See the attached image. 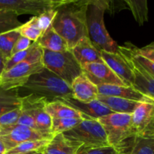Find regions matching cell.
<instances>
[{"label": "cell", "mask_w": 154, "mask_h": 154, "mask_svg": "<svg viewBox=\"0 0 154 154\" xmlns=\"http://www.w3.org/2000/svg\"><path fill=\"white\" fill-rule=\"evenodd\" d=\"M90 0H65L57 8L53 29L72 50L81 39L88 37L87 11Z\"/></svg>", "instance_id": "cell-1"}, {"label": "cell", "mask_w": 154, "mask_h": 154, "mask_svg": "<svg viewBox=\"0 0 154 154\" xmlns=\"http://www.w3.org/2000/svg\"><path fill=\"white\" fill-rule=\"evenodd\" d=\"M17 91L20 99L30 96L47 102L72 97L70 86L45 67L32 75L27 82Z\"/></svg>", "instance_id": "cell-2"}, {"label": "cell", "mask_w": 154, "mask_h": 154, "mask_svg": "<svg viewBox=\"0 0 154 154\" xmlns=\"http://www.w3.org/2000/svg\"><path fill=\"white\" fill-rule=\"evenodd\" d=\"M108 8L106 0H90L87 11L88 37L99 51L117 53L119 45L110 35L104 21Z\"/></svg>", "instance_id": "cell-3"}, {"label": "cell", "mask_w": 154, "mask_h": 154, "mask_svg": "<svg viewBox=\"0 0 154 154\" xmlns=\"http://www.w3.org/2000/svg\"><path fill=\"white\" fill-rule=\"evenodd\" d=\"M42 63L45 69L55 74L69 86L83 73L82 67L71 50L62 52L43 50Z\"/></svg>", "instance_id": "cell-4"}, {"label": "cell", "mask_w": 154, "mask_h": 154, "mask_svg": "<svg viewBox=\"0 0 154 154\" xmlns=\"http://www.w3.org/2000/svg\"><path fill=\"white\" fill-rule=\"evenodd\" d=\"M103 126L110 146L119 153L126 141L135 136L132 114L112 113L98 119Z\"/></svg>", "instance_id": "cell-5"}, {"label": "cell", "mask_w": 154, "mask_h": 154, "mask_svg": "<svg viewBox=\"0 0 154 154\" xmlns=\"http://www.w3.org/2000/svg\"><path fill=\"white\" fill-rule=\"evenodd\" d=\"M63 134L66 138L83 147L110 146L103 126L98 120L84 119L75 127Z\"/></svg>", "instance_id": "cell-6"}, {"label": "cell", "mask_w": 154, "mask_h": 154, "mask_svg": "<svg viewBox=\"0 0 154 154\" xmlns=\"http://www.w3.org/2000/svg\"><path fill=\"white\" fill-rule=\"evenodd\" d=\"M44 68L42 60L24 61L5 71L0 80V87L5 90H17L29 78Z\"/></svg>", "instance_id": "cell-7"}, {"label": "cell", "mask_w": 154, "mask_h": 154, "mask_svg": "<svg viewBox=\"0 0 154 154\" xmlns=\"http://www.w3.org/2000/svg\"><path fill=\"white\" fill-rule=\"evenodd\" d=\"M65 0H0V11L17 15L32 14L38 16L45 11L56 8Z\"/></svg>", "instance_id": "cell-8"}, {"label": "cell", "mask_w": 154, "mask_h": 154, "mask_svg": "<svg viewBox=\"0 0 154 154\" xmlns=\"http://www.w3.org/2000/svg\"><path fill=\"white\" fill-rule=\"evenodd\" d=\"M52 137V135L41 133L21 125L14 124L0 128V139L6 146L8 151L25 141L50 140Z\"/></svg>", "instance_id": "cell-9"}, {"label": "cell", "mask_w": 154, "mask_h": 154, "mask_svg": "<svg viewBox=\"0 0 154 154\" xmlns=\"http://www.w3.org/2000/svg\"><path fill=\"white\" fill-rule=\"evenodd\" d=\"M135 135L154 138V104L141 103L132 114Z\"/></svg>", "instance_id": "cell-10"}, {"label": "cell", "mask_w": 154, "mask_h": 154, "mask_svg": "<svg viewBox=\"0 0 154 154\" xmlns=\"http://www.w3.org/2000/svg\"><path fill=\"white\" fill-rule=\"evenodd\" d=\"M104 63L128 87H132L134 75L127 59L120 51L117 53H110L99 51Z\"/></svg>", "instance_id": "cell-11"}, {"label": "cell", "mask_w": 154, "mask_h": 154, "mask_svg": "<svg viewBox=\"0 0 154 154\" xmlns=\"http://www.w3.org/2000/svg\"><path fill=\"white\" fill-rule=\"evenodd\" d=\"M82 70L83 73L96 87L103 85L126 86L105 63L85 64L82 66Z\"/></svg>", "instance_id": "cell-12"}, {"label": "cell", "mask_w": 154, "mask_h": 154, "mask_svg": "<svg viewBox=\"0 0 154 154\" xmlns=\"http://www.w3.org/2000/svg\"><path fill=\"white\" fill-rule=\"evenodd\" d=\"M119 51L127 59L133 72L134 84L132 87L154 101V77L141 67L127 53L122 50L120 46Z\"/></svg>", "instance_id": "cell-13"}, {"label": "cell", "mask_w": 154, "mask_h": 154, "mask_svg": "<svg viewBox=\"0 0 154 154\" xmlns=\"http://www.w3.org/2000/svg\"><path fill=\"white\" fill-rule=\"evenodd\" d=\"M57 100L63 102L81 113L84 119L98 120L104 116L113 113L109 108H107L97 99L88 102H81V101L74 99L73 97L64 98V99H60Z\"/></svg>", "instance_id": "cell-14"}, {"label": "cell", "mask_w": 154, "mask_h": 154, "mask_svg": "<svg viewBox=\"0 0 154 154\" xmlns=\"http://www.w3.org/2000/svg\"><path fill=\"white\" fill-rule=\"evenodd\" d=\"M97 88L99 95L101 96L121 98V99L141 102V103L154 104L153 100L140 93L133 87H128L124 85H103L99 86Z\"/></svg>", "instance_id": "cell-15"}, {"label": "cell", "mask_w": 154, "mask_h": 154, "mask_svg": "<svg viewBox=\"0 0 154 154\" xmlns=\"http://www.w3.org/2000/svg\"><path fill=\"white\" fill-rule=\"evenodd\" d=\"M71 51L81 67L88 63H104L100 52L92 43L89 37L81 39Z\"/></svg>", "instance_id": "cell-16"}, {"label": "cell", "mask_w": 154, "mask_h": 154, "mask_svg": "<svg viewBox=\"0 0 154 154\" xmlns=\"http://www.w3.org/2000/svg\"><path fill=\"white\" fill-rule=\"evenodd\" d=\"M70 87L72 91V97L81 102H91L97 99L99 96L97 87L84 73L77 77Z\"/></svg>", "instance_id": "cell-17"}, {"label": "cell", "mask_w": 154, "mask_h": 154, "mask_svg": "<svg viewBox=\"0 0 154 154\" xmlns=\"http://www.w3.org/2000/svg\"><path fill=\"white\" fill-rule=\"evenodd\" d=\"M81 146L70 141L63 133L53 135L49 143L43 149V154H76Z\"/></svg>", "instance_id": "cell-18"}, {"label": "cell", "mask_w": 154, "mask_h": 154, "mask_svg": "<svg viewBox=\"0 0 154 154\" xmlns=\"http://www.w3.org/2000/svg\"><path fill=\"white\" fill-rule=\"evenodd\" d=\"M120 154H154V138L135 135L126 141Z\"/></svg>", "instance_id": "cell-19"}, {"label": "cell", "mask_w": 154, "mask_h": 154, "mask_svg": "<svg viewBox=\"0 0 154 154\" xmlns=\"http://www.w3.org/2000/svg\"><path fill=\"white\" fill-rule=\"evenodd\" d=\"M97 100L109 108L113 113H119V114H132L141 104V102L127 100L121 98L101 96V95L98 96Z\"/></svg>", "instance_id": "cell-20"}, {"label": "cell", "mask_w": 154, "mask_h": 154, "mask_svg": "<svg viewBox=\"0 0 154 154\" xmlns=\"http://www.w3.org/2000/svg\"><path fill=\"white\" fill-rule=\"evenodd\" d=\"M37 42L42 49L46 51L62 52L69 50L66 41L58 33L56 32L52 26L42 34Z\"/></svg>", "instance_id": "cell-21"}, {"label": "cell", "mask_w": 154, "mask_h": 154, "mask_svg": "<svg viewBox=\"0 0 154 154\" xmlns=\"http://www.w3.org/2000/svg\"><path fill=\"white\" fill-rule=\"evenodd\" d=\"M42 57H43V49L41 48L37 42H35L27 50L13 54L6 63L5 71L8 70L9 69L21 62L42 60Z\"/></svg>", "instance_id": "cell-22"}, {"label": "cell", "mask_w": 154, "mask_h": 154, "mask_svg": "<svg viewBox=\"0 0 154 154\" xmlns=\"http://www.w3.org/2000/svg\"><path fill=\"white\" fill-rule=\"evenodd\" d=\"M45 109L52 119L79 118L84 119L82 114L74 108L59 100L52 101L45 104Z\"/></svg>", "instance_id": "cell-23"}, {"label": "cell", "mask_w": 154, "mask_h": 154, "mask_svg": "<svg viewBox=\"0 0 154 154\" xmlns=\"http://www.w3.org/2000/svg\"><path fill=\"white\" fill-rule=\"evenodd\" d=\"M21 99L17 90H5L0 87V115L20 108Z\"/></svg>", "instance_id": "cell-24"}, {"label": "cell", "mask_w": 154, "mask_h": 154, "mask_svg": "<svg viewBox=\"0 0 154 154\" xmlns=\"http://www.w3.org/2000/svg\"><path fill=\"white\" fill-rule=\"evenodd\" d=\"M20 35L17 29L0 34V56L6 62L11 57L14 44Z\"/></svg>", "instance_id": "cell-25"}, {"label": "cell", "mask_w": 154, "mask_h": 154, "mask_svg": "<svg viewBox=\"0 0 154 154\" xmlns=\"http://www.w3.org/2000/svg\"><path fill=\"white\" fill-rule=\"evenodd\" d=\"M124 2L126 5V8L131 11L135 21L140 26L144 25L148 21V6L147 1L126 0Z\"/></svg>", "instance_id": "cell-26"}, {"label": "cell", "mask_w": 154, "mask_h": 154, "mask_svg": "<svg viewBox=\"0 0 154 154\" xmlns=\"http://www.w3.org/2000/svg\"><path fill=\"white\" fill-rule=\"evenodd\" d=\"M50 140L45 139L25 141L18 144L11 150H8L6 154H29L36 153V152H42L47 144L49 143Z\"/></svg>", "instance_id": "cell-27"}, {"label": "cell", "mask_w": 154, "mask_h": 154, "mask_svg": "<svg viewBox=\"0 0 154 154\" xmlns=\"http://www.w3.org/2000/svg\"><path fill=\"white\" fill-rule=\"evenodd\" d=\"M17 30L21 36L29 39L32 42H37L42 35V32L37 23V16L32 17L26 23H23Z\"/></svg>", "instance_id": "cell-28"}, {"label": "cell", "mask_w": 154, "mask_h": 154, "mask_svg": "<svg viewBox=\"0 0 154 154\" xmlns=\"http://www.w3.org/2000/svg\"><path fill=\"white\" fill-rule=\"evenodd\" d=\"M84 119L79 118H59L52 119L51 133L52 135L64 133L73 129Z\"/></svg>", "instance_id": "cell-29"}, {"label": "cell", "mask_w": 154, "mask_h": 154, "mask_svg": "<svg viewBox=\"0 0 154 154\" xmlns=\"http://www.w3.org/2000/svg\"><path fill=\"white\" fill-rule=\"evenodd\" d=\"M22 24L18 19V15L0 11V34L17 29Z\"/></svg>", "instance_id": "cell-30"}, {"label": "cell", "mask_w": 154, "mask_h": 154, "mask_svg": "<svg viewBox=\"0 0 154 154\" xmlns=\"http://www.w3.org/2000/svg\"><path fill=\"white\" fill-rule=\"evenodd\" d=\"M120 47L122 50H123L125 52L127 53V54H129L135 62H137L141 67L144 68L149 74H150L152 76L154 77V63L150 61V60H147L145 57L139 55V54H135V53H134L133 51L129 48V47L128 46L127 43L125 45H123V46Z\"/></svg>", "instance_id": "cell-31"}, {"label": "cell", "mask_w": 154, "mask_h": 154, "mask_svg": "<svg viewBox=\"0 0 154 154\" xmlns=\"http://www.w3.org/2000/svg\"><path fill=\"white\" fill-rule=\"evenodd\" d=\"M57 13V8H51L45 11L40 15L37 16V23L38 28L42 32V34L49 28L52 24Z\"/></svg>", "instance_id": "cell-32"}, {"label": "cell", "mask_w": 154, "mask_h": 154, "mask_svg": "<svg viewBox=\"0 0 154 154\" xmlns=\"http://www.w3.org/2000/svg\"><path fill=\"white\" fill-rule=\"evenodd\" d=\"M20 117L18 118L16 124L26 126V127H29L30 129L37 131L35 120L33 118V116L30 110L23 105H20Z\"/></svg>", "instance_id": "cell-33"}, {"label": "cell", "mask_w": 154, "mask_h": 154, "mask_svg": "<svg viewBox=\"0 0 154 154\" xmlns=\"http://www.w3.org/2000/svg\"><path fill=\"white\" fill-rule=\"evenodd\" d=\"M76 154H120L118 150L111 146L97 147H87L81 146Z\"/></svg>", "instance_id": "cell-34"}, {"label": "cell", "mask_w": 154, "mask_h": 154, "mask_svg": "<svg viewBox=\"0 0 154 154\" xmlns=\"http://www.w3.org/2000/svg\"><path fill=\"white\" fill-rule=\"evenodd\" d=\"M20 107L11 111L0 115V128L16 124L20 114Z\"/></svg>", "instance_id": "cell-35"}, {"label": "cell", "mask_w": 154, "mask_h": 154, "mask_svg": "<svg viewBox=\"0 0 154 154\" xmlns=\"http://www.w3.org/2000/svg\"><path fill=\"white\" fill-rule=\"evenodd\" d=\"M127 45L134 53L139 54L154 63V42L142 48H137L136 46L130 43H127Z\"/></svg>", "instance_id": "cell-36"}, {"label": "cell", "mask_w": 154, "mask_h": 154, "mask_svg": "<svg viewBox=\"0 0 154 154\" xmlns=\"http://www.w3.org/2000/svg\"><path fill=\"white\" fill-rule=\"evenodd\" d=\"M32 43L33 42H32V41H30L29 39L20 35V37L18 38V39L17 40L16 43L14 44L13 51H12L11 56L18 52H21V51L27 50L30 46H31Z\"/></svg>", "instance_id": "cell-37"}, {"label": "cell", "mask_w": 154, "mask_h": 154, "mask_svg": "<svg viewBox=\"0 0 154 154\" xmlns=\"http://www.w3.org/2000/svg\"><path fill=\"white\" fill-rule=\"evenodd\" d=\"M6 63H7V62H6V60H5L4 58H2L1 56H0V80H1L2 75V74L4 73V72H5Z\"/></svg>", "instance_id": "cell-38"}, {"label": "cell", "mask_w": 154, "mask_h": 154, "mask_svg": "<svg viewBox=\"0 0 154 154\" xmlns=\"http://www.w3.org/2000/svg\"><path fill=\"white\" fill-rule=\"evenodd\" d=\"M7 152V147L5 145L4 143L2 141V140L0 139V154H6Z\"/></svg>", "instance_id": "cell-39"}, {"label": "cell", "mask_w": 154, "mask_h": 154, "mask_svg": "<svg viewBox=\"0 0 154 154\" xmlns=\"http://www.w3.org/2000/svg\"><path fill=\"white\" fill-rule=\"evenodd\" d=\"M40 153H42V152H36V153H33L32 154H40Z\"/></svg>", "instance_id": "cell-40"}, {"label": "cell", "mask_w": 154, "mask_h": 154, "mask_svg": "<svg viewBox=\"0 0 154 154\" xmlns=\"http://www.w3.org/2000/svg\"><path fill=\"white\" fill-rule=\"evenodd\" d=\"M40 154H43V153H40Z\"/></svg>", "instance_id": "cell-41"}, {"label": "cell", "mask_w": 154, "mask_h": 154, "mask_svg": "<svg viewBox=\"0 0 154 154\" xmlns=\"http://www.w3.org/2000/svg\"><path fill=\"white\" fill-rule=\"evenodd\" d=\"M29 154H32V153H29Z\"/></svg>", "instance_id": "cell-42"}]
</instances>
